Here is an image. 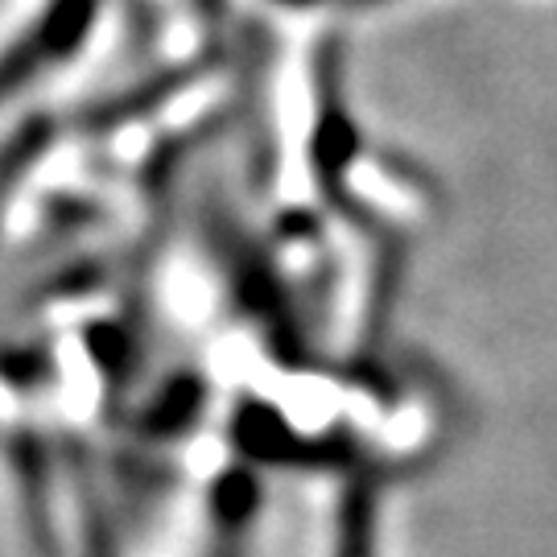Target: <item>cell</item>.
Masks as SVG:
<instances>
[{
    "instance_id": "2",
    "label": "cell",
    "mask_w": 557,
    "mask_h": 557,
    "mask_svg": "<svg viewBox=\"0 0 557 557\" xmlns=\"http://www.w3.org/2000/svg\"><path fill=\"white\" fill-rule=\"evenodd\" d=\"M50 140V124L46 120H29L17 137L0 149V202L9 199V190L17 186V178L25 174V165L38 158Z\"/></svg>"
},
{
    "instance_id": "3",
    "label": "cell",
    "mask_w": 557,
    "mask_h": 557,
    "mask_svg": "<svg viewBox=\"0 0 557 557\" xmlns=\"http://www.w3.org/2000/svg\"><path fill=\"white\" fill-rule=\"evenodd\" d=\"M190 66H182V71H174V75H161V79H153L149 87H137V91H128L124 96V103H108L103 112H96V124H112V120H124V116H137V112H145V108H153V103H161L170 91H178V87H186L190 83Z\"/></svg>"
},
{
    "instance_id": "1",
    "label": "cell",
    "mask_w": 557,
    "mask_h": 557,
    "mask_svg": "<svg viewBox=\"0 0 557 557\" xmlns=\"http://www.w3.org/2000/svg\"><path fill=\"white\" fill-rule=\"evenodd\" d=\"M91 21H96V0H54L50 13L0 54V103L9 100V91L34 79L41 66L66 59L87 38Z\"/></svg>"
},
{
    "instance_id": "4",
    "label": "cell",
    "mask_w": 557,
    "mask_h": 557,
    "mask_svg": "<svg viewBox=\"0 0 557 557\" xmlns=\"http://www.w3.org/2000/svg\"><path fill=\"white\" fill-rule=\"evenodd\" d=\"M298 4H301V0H298Z\"/></svg>"
}]
</instances>
